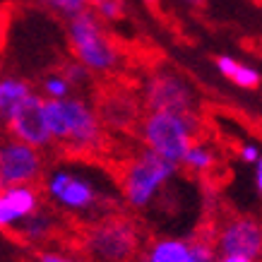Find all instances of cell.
<instances>
[{
	"label": "cell",
	"instance_id": "obj_5",
	"mask_svg": "<svg viewBox=\"0 0 262 262\" xmlns=\"http://www.w3.org/2000/svg\"><path fill=\"white\" fill-rule=\"evenodd\" d=\"M140 236L133 222L113 216L87 231L84 253L94 262H130L137 255Z\"/></svg>",
	"mask_w": 262,
	"mask_h": 262
},
{
	"label": "cell",
	"instance_id": "obj_20",
	"mask_svg": "<svg viewBox=\"0 0 262 262\" xmlns=\"http://www.w3.org/2000/svg\"><path fill=\"white\" fill-rule=\"evenodd\" d=\"M41 89H43L46 99H68L72 84L68 82V77H65L63 72H60V75H48L46 80L41 82Z\"/></svg>",
	"mask_w": 262,
	"mask_h": 262
},
{
	"label": "cell",
	"instance_id": "obj_21",
	"mask_svg": "<svg viewBox=\"0 0 262 262\" xmlns=\"http://www.w3.org/2000/svg\"><path fill=\"white\" fill-rule=\"evenodd\" d=\"M89 68L84 63H80V60H75V63H68L63 68V75L68 77V82H70L72 87L75 84H82V82H87V77H89Z\"/></svg>",
	"mask_w": 262,
	"mask_h": 262
},
{
	"label": "cell",
	"instance_id": "obj_6",
	"mask_svg": "<svg viewBox=\"0 0 262 262\" xmlns=\"http://www.w3.org/2000/svg\"><path fill=\"white\" fill-rule=\"evenodd\" d=\"M142 103L147 111L195 113V96L190 84L171 70L151 72L142 89Z\"/></svg>",
	"mask_w": 262,
	"mask_h": 262
},
{
	"label": "cell",
	"instance_id": "obj_13",
	"mask_svg": "<svg viewBox=\"0 0 262 262\" xmlns=\"http://www.w3.org/2000/svg\"><path fill=\"white\" fill-rule=\"evenodd\" d=\"M140 262H190V241L161 238L154 241Z\"/></svg>",
	"mask_w": 262,
	"mask_h": 262
},
{
	"label": "cell",
	"instance_id": "obj_8",
	"mask_svg": "<svg viewBox=\"0 0 262 262\" xmlns=\"http://www.w3.org/2000/svg\"><path fill=\"white\" fill-rule=\"evenodd\" d=\"M219 255H243V257H262V224L253 216H229L219 224L214 233Z\"/></svg>",
	"mask_w": 262,
	"mask_h": 262
},
{
	"label": "cell",
	"instance_id": "obj_2",
	"mask_svg": "<svg viewBox=\"0 0 262 262\" xmlns=\"http://www.w3.org/2000/svg\"><path fill=\"white\" fill-rule=\"evenodd\" d=\"M198 127V113L147 111V116L140 123V135H142L144 147H149L176 164H183L185 151L195 142Z\"/></svg>",
	"mask_w": 262,
	"mask_h": 262
},
{
	"label": "cell",
	"instance_id": "obj_14",
	"mask_svg": "<svg viewBox=\"0 0 262 262\" xmlns=\"http://www.w3.org/2000/svg\"><path fill=\"white\" fill-rule=\"evenodd\" d=\"M216 70L222 72L229 82H233V84L241 87V89L260 87V80H262L260 72L255 70V68H250V65L236 60V58H231V56H219L216 58Z\"/></svg>",
	"mask_w": 262,
	"mask_h": 262
},
{
	"label": "cell",
	"instance_id": "obj_24",
	"mask_svg": "<svg viewBox=\"0 0 262 262\" xmlns=\"http://www.w3.org/2000/svg\"><path fill=\"white\" fill-rule=\"evenodd\" d=\"M216 262H257L253 257H243V255H222Z\"/></svg>",
	"mask_w": 262,
	"mask_h": 262
},
{
	"label": "cell",
	"instance_id": "obj_19",
	"mask_svg": "<svg viewBox=\"0 0 262 262\" xmlns=\"http://www.w3.org/2000/svg\"><path fill=\"white\" fill-rule=\"evenodd\" d=\"M48 233H51V222H48L46 216L32 214V216H27V219L22 222V236L27 241H32V243L43 241Z\"/></svg>",
	"mask_w": 262,
	"mask_h": 262
},
{
	"label": "cell",
	"instance_id": "obj_9",
	"mask_svg": "<svg viewBox=\"0 0 262 262\" xmlns=\"http://www.w3.org/2000/svg\"><path fill=\"white\" fill-rule=\"evenodd\" d=\"M41 154L36 147L19 140H8L0 147V185L15 188V185H32L41 176Z\"/></svg>",
	"mask_w": 262,
	"mask_h": 262
},
{
	"label": "cell",
	"instance_id": "obj_18",
	"mask_svg": "<svg viewBox=\"0 0 262 262\" xmlns=\"http://www.w3.org/2000/svg\"><path fill=\"white\" fill-rule=\"evenodd\" d=\"M89 10L101 22H118L125 15V0H92Z\"/></svg>",
	"mask_w": 262,
	"mask_h": 262
},
{
	"label": "cell",
	"instance_id": "obj_15",
	"mask_svg": "<svg viewBox=\"0 0 262 262\" xmlns=\"http://www.w3.org/2000/svg\"><path fill=\"white\" fill-rule=\"evenodd\" d=\"M29 94H34L29 82L19 80V77H3L0 80V116H3V120H8L10 113Z\"/></svg>",
	"mask_w": 262,
	"mask_h": 262
},
{
	"label": "cell",
	"instance_id": "obj_22",
	"mask_svg": "<svg viewBox=\"0 0 262 262\" xmlns=\"http://www.w3.org/2000/svg\"><path fill=\"white\" fill-rule=\"evenodd\" d=\"M238 154H241V159L246 161V164H257L260 157H262L260 149H257L255 144H243V147L238 149Z\"/></svg>",
	"mask_w": 262,
	"mask_h": 262
},
{
	"label": "cell",
	"instance_id": "obj_3",
	"mask_svg": "<svg viewBox=\"0 0 262 262\" xmlns=\"http://www.w3.org/2000/svg\"><path fill=\"white\" fill-rule=\"evenodd\" d=\"M176 171H178L176 161L144 147L137 157L127 161L123 171V195L130 202V207L144 209L159 192V188H164L173 178Z\"/></svg>",
	"mask_w": 262,
	"mask_h": 262
},
{
	"label": "cell",
	"instance_id": "obj_4",
	"mask_svg": "<svg viewBox=\"0 0 262 262\" xmlns=\"http://www.w3.org/2000/svg\"><path fill=\"white\" fill-rule=\"evenodd\" d=\"M68 39L75 58L92 72H111L118 65V48L103 32L101 19L92 10L68 19Z\"/></svg>",
	"mask_w": 262,
	"mask_h": 262
},
{
	"label": "cell",
	"instance_id": "obj_17",
	"mask_svg": "<svg viewBox=\"0 0 262 262\" xmlns=\"http://www.w3.org/2000/svg\"><path fill=\"white\" fill-rule=\"evenodd\" d=\"M36 3H39L41 8L53 10L56 15L65 17V19L80 15V12L89 10V5H92V0H36Z\"/></svg>",
	"mask_w": 262,
	"mask_h": 262
},
{
	"label": "cell",
	"instance_id": "obj_16",
	"mask_svg": "<svg viewBox=\"0 0 262 262\" xmlns=\"http://www.w3.org/2000/svg\"><path fill=\"white\" fill-rule=\"evenodd\" d=\"M214 164H216L214 151L209 149L207 144H200V142H192V147L183 157V166L195 171V173H207V171L214 168Z\"/></svg>",
	"mask_w": 262,
	"mask_h": 262
},
{
	"label": "cell",
	"instance_id": "obj_23",
	"mask_svg": "<svg viewBox=\"0 0 262 262\" xmlns=\"http://www.w3.org/2000/svg\"><path fill=\"white\" fill-rule=\"evenodd\" d=\"M36 262H75L72 257L68 255H60V253H51V250H43V253L36 255Z\"/></svg>",
	"mask_w": 262,
	"mask_h": 262
},
{
	"label": "cell",
	"instance_id": "obj_1",
	"mask_svg": "<svg viewBox=\"0 0 262 262\" xmlns=\"http://www.w3.org/2000/svg\"><path fill=\"white\" fill-rule=\"evenodd\" d=\"M46 118L53 140L70 149H96L103 140V123L82 99H46Z\"/></svg>",
	"mask_w": 262,
	"mask_h": 262
},
{
	"label": "cell",
	"instance_id": "obj_26",
	"mask_svg": "<svg viewBox=\"0 0 262 262\" xmlns=\"http://www.w3.org/2000/svg\"><path fill=\"white\" fill-rule=\"evenodd\" d=\"M185 3H188L190 8H202V5H205V0H185Z\"/></svg>",
	"mask_w": 262,
	"mask_h": 262
},
{
	"label": "cell",
	"instance_id": "obj_7",
	"mask_svg": "<svg viewBox=\"0 0 262 262\" xmlns=\"http://www.w3.org/2000/svg\"><path fill=\"white\" fill-rule=\"evenodd\" d=\"M5 125L10 130V137L19 142H27L36 149H46L56 142L53 133L48 127L46 118V99L41 94H29L15 111L8 116Z\"/></svg>",
	"mask_w": 262,
	"mask_h": 262
},
{
	"label": "cell",
	"instance_id": "obj_25",
	"mask_svg": "<svg viewBox=\"0 0 262 262\" xmlns=\"http://www.w3.org/2000/svg\"><path fill=\"white\" fill-rule=\"evenodd\" d=\"M255 166H257V173H255V185H257V190H260V195H262V157H260V161H257Z\"/></svg>",
	"mask_w": 262,
	"mask_h": 262
},
{
	"label": "cell",
	"instance_id": "obj_27",
	"mask_svg": "<svg viewBox=\"0 0 262 262\" xmlns=\"http://www.w3.org/2000/svg\"><path fill=\"white\" fill-rule=\"evenodd\" d=\"M147 3H149V5H157V3H159V0H147Z\"/></svg>",
	"mask_w": 262,
	"mask_h": 262
},
{
	"label": "cell",
	"instance_id": "obj_12",
	"mask_svg": "<svg viewBox=\"0 0 262 262\" xmlns=\"http://www.w3.org/2000/svg\"><path fill=\"white\" fill-rule=\"evenodd\" d=\"M137 101L133 96L123 94H108L103 96L101 103H99V118H101L103 125L113 127V130H125L137 120Z\"/></svg>",
	"mask_w": 262,
	"mask_h": 262
},
{
	"label": "cell",
	"instance_id": "obj_10",
	"mask_svg": "<svg viewBox=\"0 0 262 262\" xmlns=\"http://www.w3.org/2000/svg\"><path fill=\"white\" fill-rule=\"evenodd\" d=\"M46 192L56 200L65 209H89L96 205V190L87 181H82L77 176L68 173V171H53L46 178Z\"/></svg>",
	"mask_w": 262,
	"mask_h": 262
},
{
	"label": "cell",
	"instance_id": "obj_11",
	"mask_svg": "<svg viewBox=\"0 0 262 262\" xmlns=\"http://www.w3.org/2000/svg\"><path fill=\"white\" fill-rule=\"evenodd\" d=\"M39 195L32 185H15L3 188L0 192V226L12 229L15 224H22L27 216L36 214Z\"/></svg>",
	"mask_w": 262,
	"mask_h": 262
}]
</instances>
